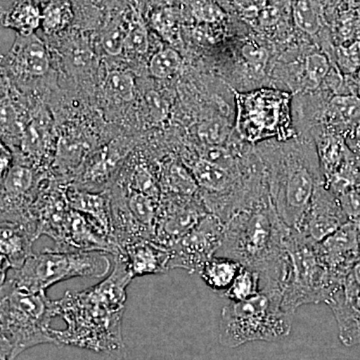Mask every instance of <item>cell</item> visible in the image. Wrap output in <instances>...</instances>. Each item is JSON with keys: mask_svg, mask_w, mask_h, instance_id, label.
Listing matches in <instances>:
<instances>
[{"mask_svg": "<svg viewBox=\"0 0 360 360\" xmlns=\"http://www.w3.org/2000/svg\"><path fill=\"white\" fill-rule=\"evenodd\" d=\"M124 257L132 278L151 274H167L170 270L169 248L153 239L131 243L120 252ZM118 255V253H117Z\"/></svg>", "mask_w": 360, "mask_h": 360, "instance_id": "cell-17", "label": "cell"}, {"mask_svg": "<svg viewBox=\"0 0 360 360\" xmlns=\"http://www.w3.org/2000/svg\"><path fill=\"white\" fill-rule=\"evenodd\" d=\"M2 78L27 94L41 91L56 82L51 47L39 35L16 34L11 49L1 58Z\"/></svg>", "mask_w": 360, "mask_h": 360, "instance_id": "cell-9", "label": "cell"}, {"mask_svg": "<svg viewBox=\"0 0 360 360\" xmlns=\"http://www.w3.org/2000/svg\"><path fill=\"white\" fill-rule=\"evenodd\" d=\"M217 1L225 9L231 0H217Z\"/></svg>", "mask_w": 360, "mask_h": 360, "instance_id": "cell-44", "label": "cell"}, {"mask_svg": "<svg viewBox=\"0 0 360 360\" xmlns=\"http://www.w3.org/2000/svg\"><path fill=\"white\" fill-rule=\"evenodd\" d=\"M182 0H146L148 11L155 7L179 6Z\"/></svg>", "mask_w": 360, "mask_h": 360, "instance_id": "cell-40", "label": "cell"}, {"mask_svg": "<svg viewBox=\"0 0 360 360\" xmlns=\"http://www.w3.org/2000/svg\"><path fill=\"white\" fill-rule=\"evenodd\" d=\"M347 221L338 198L333 200V196L319 186L309 207L295 229L305 238L319 243Z\"/></svg>", "mask_w": 360, "mask_h": 360, "instance_id": "cell-14", "label": "cell"}, {"mask_svg": "<svg viewBox=\"0 0 360 360\" xmlns=\"http://www.w3.org/2000/svg\"><path fill=\"white\" fill-rule=\"evenodd\" d=\"M224 229V222L212 213H207L169 248L170 269H181L189 274H198L203 265L219 251Z\"/></svg>", "mask_w": 360, "mask_h": 360, "instance_id": "cell-10", "label": "cell"}, {"mask_svg": "<svg viewBox=\"0 0 360 360\" xmlns=\"http://www.w3.org/2000/svg\"><path fill=\"white\" fill-rule=\"evenodd\" d=\"M352 1H354V0H352Z\"/></svg>", "mask_w": 360, "mask_h": 360, "instance_id": "cell-48", "label": "cell"}, {"mask_svg": "<svg viewBox=\"0 0 360 360\" xmlns=\"http://www.w3.org/2000/svg\"><path fill=\"white\" fill-rule=\"evenodd\" d=\"M132 13L129 32L125 39L124 56L141 58L150 51L151 30L149 28L143 11L139 7L131 6Z\"/></svg>", "mask_w": 360, "mask_h": 360, "instance_id": "cell-25", "label": "cell"}, {"mask_svg": "<svg viewBox=\"0 0 360 360\" xmlns=\"http://www.w3.org/2000/svg\"><path fill=\"white\" fill-rule=\"evenodd\" d=\"M350 274H352L354 281H356V283L360 286V257L359 259L357 260L356 264H354V269H352Z\"/></svg>", "mask_w": 360, "mask_h": 360, "instance_id": "cell-42", "label": "cell"}, {"mask_svg": "<svg viewBox=\"0 0 360 360\" xmlns=\"http://www.w3.org/2000/svg\"><path fill=\"white\" fill-rule=\"evenodd\" d=\"M130 151L129 142L116 141L99 146L85 160L71 184L90 193L110 191L129 160Z\"/></svg>", "mask_w": 360, "mask_h": 360, "instance_id": "cell-11", "label": "cell"}, {"mask_svg": "<svg viewBox=\"0 0 360 360\" xmlns=\"http://www.w3.org/2000/svg\"><path fill=\"white\" fill-rule=\"evenodd\" d=\"M243 56L253 71L264 70L269 58V51L257 42H248L243 47Z\"/></svg>", "mask_w": 360, "mask_h": 360, "instance_id": "cell-34", "label": "cell"}, {"mask_svg": "<svg viewBox=\"0 0 360 360\" xmlns=\"http://www.w3.org/2000/svg\"><path fill=\"white\" fill-rule=\"evenodd\" d=\"M262 291V281L259 272L243 266L231 288L221 296L231 302H240L255 297Z\"/></svg>", "mask_w": 360, "mask_h": 360, "instance_id": "cell-28", "label": "cell"}, {"mask_svg": "<svg viewBox=\"0 0 360 360\" xmlns=\"http://www.w3.org/2000/svg\"><path fill=\"white\" fill-rule=\"evenodd\" d=\"M305 77L312 87H319L330 71V63L322 53L309 54L304 61Z\"/></svg>", "mask_w": 360, "mask_h": 360, "instance_id": "cell-31", "label": "cell"}, {"mask_svg": "<svg viewBox=\"0 0 360 360\" xmlns=\"http://www.w3.org/2000/svg\"><path fill=\"white\" fill-rule=\"evenodd\" d=\"M328 115L338 122L350 123L360 120V98L352 94H338L328 105Z\"/></svg>", "mask_w": 360, "mask_h": 360, "instance_id": "cell-29", "label": "cell"}, {"mask_svg": "<svg viewBox=\"0 0 360 360\" xmlns=\"http://www.w3.org/2000/svg\"><path fill=\"white\" fill-rule=\"evenodd\" d=\"M291 16L295 27L310 37L319 34L323 27V15L319 0H293Z\"/></svg>", "mask_w": 360, "mask_h": 360, "instance_id": "cell-26", "label": "cell"}, {"mask_svg": "<svg viewBox=\"0 0 360 360\" xmlns=\"http://www.w3.org/2000/svg\"><path fill=\"white\" fill-rule=\"evenodd\" d=\"M338 201L348 220L360 224V189L345 191L338 195Z\"/></svg>", "mask_w": 360, "mask_h": 360, "instance_id": "cell-35", "label": "cell"}, {"mask_svg": "<svg viewBox=\"0 0 360 360\" xmlns=\"http://www.w3.org/2000/svg\"><path fill=\"white\" fill-rule=\"evenodd\" d=\"M103 92L110 103L122 106L134 103L136 96L135 79L130 71L122 68L108 70L103 82Z\"/></svg>", "mask_w": 360, "mask_h": 360, "instance_id": "cell-23", "label": "cell"}, {"mask_svg": "<svg viewBox=\"0 0 360 360\" xmlns=\"http://www.w3.org/2000/svg\"><path fill=\"white\" fill-rule=\"evenodd\" d=\"M1 248V283L9 270L18 269L33 255V243L39 238V227L35 225L1 222L0 229Z\"/></svg>", "mask_w": 360, "mask_h": 360, "instance_id": "cell-16", "label": "cell"}, {"mask_svg": "<svg viewBox=\"0 0 360 360\" xmlns=\"http://www.w3.org/2000/svg\"><path fill=\"white\" fill-rule=\"evenodd\" d=\"M236 104V129L248 143L277 139L288 141L295 135L291 120V96L283 90H233Z\"/></svg>", "mask_w": 360, "mask_h": 360, "instance_id": "cell-8", "label": "cell"}, {"mask_svg": "<svg viewBox=\"0 0 360 360\" xmlns=\"http://www.w3.org/2000/svg\"><path fill=\"white\" fill-rule=\"evenodd\" d=\"M338 58L341 68L347 72H356L360 68V40L347 46H340Z\"/></svg>", "mask_w": 360, "mask_h": 360, "instance_id": "cell-36", "label": "cell"}, {"mask_svg": "<svg viewBox=\"0 0 360 360\" xmlns=\"http://www.w3.org/2000/svg\"><path fill=\"white\" fill-rule=\"evenodd\" d=\"M326 303L338 321L341 342L347 347L360 345V286L352 274Z\"/></svg>", "mask_w": 360, "mask_h": 360, "instance_id": "cell-15", "label": "cell"}, {"mask_svg": "<svg viewBox=\"0 0 360 360\" xmlns=\"http://www.w3.org/2000/svg\"><path fill=\"white\" fill-rule=\"evenodd\" d=\"M267 167L270 201L284 224L295 229L319 187L316 165L310 156L290 150L274 156Z\"/></svg>", "mask_w": 360, "mask_h": 360, "instance_id": "cell-7", "label": "cell"}, {"mask_svg": "<svg viewBox=\"0 0 360 360\" xmlns=\"http://www.w3.org/2000/svg\"><path fill=\"white\" fill-rule=\"evenodd\" d=\"M16 0H1V13H4V11H6L7 8H8L9 6H11V4H13V2H15ZM40 1L44 4V1H46V0H40Z\"/></svg>", "mask_w": 360, "mask_h": 360, "instance_id": "cell-43", "label": "cell"}, {"mask_svg": "<svg viewBox=\"0 0 360 360\" xmlns=\"http://www.w3.org/2000/svg\"><path fill=\"white\" fill-rule=\"evenodd\" d=\"M292 1H293V0H291V2H292Z\"/></svg>", "mask_w": 360, "mask_h": 360, "instance_id": "cell-47", "label": "cell"}, {"mask_svg": "<svg viewBox=\"0 0 360 360\" xmlns=\"http://www.w3.org/2000/svg\"><path fill=\"white\" fill-rule=\"evenodd\" d=\"M42 2L40 0H16L1 13L2 26L16 34L30 37L41 27Z\"/></svg>", "mask_w": 360, "mask_h": 360, "instance_id": "cell-20", "label": "cell"}, {"mask_svg": "<svg viewBox=\"0 0 360 360\" xmlns=\"http://www.w3.org/2000/svg\"><path fill=\"white\" fill-rule=\"evenodd\" d=\"M243 267L233 258L214 255L203 265L198 274L210 290L222 295L231 288Z\"/></svg>", "mask_w": 360, "mask_h": 360, "instance_id": "cell-22", "label": "cell"}, {"mask_svg": "<svg viewBox=\"0 0 360 360\" xmlns=\"http://www.w3.org/2000/svg\"><path fill=\"white\" fill-rule=\"evenodd\" d=\"M160 182L161 193L165 195L195 198L200 191L191 169L176 161L160 165Z\"/></svg>", "mask_w": 360, "mask_h": 360, "instance_id": "cell-21", "label": "cell"}, {"mask_svg": "<svg viewBox=\"0 0 360 360\" xmlns=\"http://www.w3.org/2000/svg\"><path fill=\"white\" fill-rule=\"evenodd\" d=\"M293 314L283 307L279 291L259 295L224 307L219 323V343L236 348L253 341H278L290 335Z\"/></svg>", "mask_w": 360, "mask_h": 360, "instance_id": "cell-5", "label": "cell"}, {"mask_svg": "<svg viewBox=\"0 0 360 360\" xmlns=\"http://www.w3.org/2000/svg\"><path fill=\"white\" fill-rule=\"evenodd\" d=\"M0 295V359L13 360L28 348L44 343L56 345L51 328L56 304L45 291L32 292L2 283Z\"/></svg>", "mask_w": 360, "mask_h": 360, "instance_id": "cell-3", "label": "cell"}, {"mask_svg": "<svg viewBox=\"0 0 360 360\" xmlns=\"http://www.w3.org/2000/svg\"><path fill=\"white\" fill-rule=\"evenodd\" d=\"M193 198L161 195L153 240L170 248L207 214L203 202Z\"/></svg>", "mask_w": 360, "mask_h": 360, "instance_id": "cell-12", "label": "cell"}, {"mask_svg": "<svg viewBox=\"0 0 360 360\" xmlns=\"http://www.w3.org/2000/svg\"><path fill=\"white\" fill-rule=\"evenodd\" d=\"M144 18L158 39L174 49L181 46L184 25L181 6L155 7L148 9Z\"/></svg>", "mask_w": 360, "mask_h": 360, "instance_id": "cell-19", "label": "cell"}, {"mask_svg": "<svg viewBox=\"0 0 360 360\" xmlns=\"http://www.w3.org/2000/svg\"><path fill=\"white\" fill-rule=\"evenodd\" d=\"M101 2V6L106 11L108 9L115 8V7L131 6L137 0H98Z\"/></svg>", "mask_w": 360, "mask_h": 360, "instance_id": "cell-41", "label": "cell"}, {"mask_svg": "<svg viewBox=\"0 0 360 360\" xmlns=\"http://www.w3.org/2000/svg\"><path fill=\"white\" fill-rule=\"evenodd\" d=\"M146 103L155 122H162L165 120L167 115V104L158 92H149L146 94Z\"/></svg>", "mask_w": 360, "mask_h": 360, "instance_id": "cell-38", "label": "cell"}, {"mask_svg": "<svg viewBox=\"0 0 360 360\" xmlns=\"http://www.w3.org/2000/svg\"><path fill=\"white\" fill-rule=\"evenodd\" d=\"M182 58L174 47L160 45L148 59V71L158 80L172 79L181 70Z\"/></svg>", "mask_w": 360, "mask_h": 360, "instance_id": "cell-27", "label": "cell"}, {"mask_svg": "<svg viewBox=\"0 0 360 360\" xmlns=\"http://www.w3.org/2000/svg\"><path fill=\"white\" fill-rule=\"evenodd\" d=\"M322 257L333 276L345 283L360 257V224H347L319 243Z\"/></svg>", "mask_w": 360, "mask_h": 360, "instance_id": "cell-13", "label": "cell"}, {"mask_svg": "<svg viewBox=\"0 0 360 360\" xmlns=\"http://www.w3.org/2000/svg\"><path fill=\"white\" fill-rule=\"evenodd\" d=\"M180 6L184 25H225L229 20V13L217 0H182Z\"/></svg>", "mask_w": 360, "mask_h": 360, "instance_id": "cell-24", "label": "cell"}, {"mask_svg": "<svg viewBox=\"0 0 360 360\" xmlns=\"http://www.w3.org/2000/svg\"><path fill=\"white\" fill-rule=\"evenodd\" d=\"M112 257L115 266L104 281L89 290L68 291L54 302L56 316L66 323L63 330H51L56 345L108 354L122 352V322L127 288L134 278L122 255Z\"/></svg>", "mask_w": 360, "mask_h": 360, "instance_id": "cell-1", "label": "cell"}, {"mask_svg": "<svg viewBox=\"0 0 360 360\" xmlns=\"http://www.w3.org/2000/svg\"><path fill=\"white\" fill-rule=\"evenodd\" d=\"M286 257L281 284L283 307L295 314L302 305L328 302L343 283L328 269L319 243L290 229L285 240Z\"/></svg>", "mask_w": 360, "mask_h": 360, "instance_id": "cell-4", "label": "cell"}, {"mask_svg": "<svg viewBox=\"0 0 360 360\" xmlns=\"http://www.w3.org/2000/svg\"><path fill=\"white\" fill-rule=\"evenodd\" d=\"M290 229L277 214L269 195L225 224L221 246L215 255L233 258L259 272L262 291L281 292Z\"/></svg>", "mask_w": 360, "mask_h": 360, "instance_id": "cell-2", "label": "cell"}, {"mask_svg": "<svg viewBox=\"0 0 360 360\" xmlns=\"http://www.w3.org/2000/svg\"><path fill=\"white\" fill-rule=\"evenodd\" d=\"M108 255L103 251H59L46 248L39 255L33 253L20 269L9 270L2 283L39 292L75 277L103 278L111 269Z\"/></svg>", "mask_w": 360, "mask_h": 360, "instance_id": "cell-6", "label": "cell"}, {"mask_svg": "<svg viewBox=\"0 0 360 360\" xmlns=\"http://www.w3.org/2000/svg\"><path fill=\"white\" fill-rule=\"evenodd\" d=\"M272 0H231L225 11H232L241 20L255 22L260 11L269 6Z\"/></svg>", "mask_w": 360, "mask_h": 360, "instance_id": "cell-32", "label": "cell"}, {"mask_svg": "<svg viewBox=\"0 0 360 360\" xmlns=\"http://www.w3.org/2000/svg\"><path fill=\"white\" fill-rule=\"evenodd\" d=\"M196 134L203 146H224L231 130L229 124L222 120H208L200 123Z\"/></svg>", "mask_w": 360, "mask_h": 360, "instance_id": "cell-30", "label": "cell"}, {"mask_svg": "<svg viewBox=\"0 0 360 360\" xmlns=\"http://www.w3.org/2000/svg\"><path fill=\"white\" fill-rule=\"evenodd\" d=\"M198 156L203 158V160L210 161V162L219 165L225 169L236 172L238 162H236V158H234L233 153L224 146H203L198 150Z\"/></svg>", "mask_w": 360, "mask_h": 360, "instance_id": "cell-33", "label": "cell"}, {"mask_svg": "<svg viewBox=\"0 0 360 360\" xmlns=\"http://www.w3.org/2000/svg\"><path fill=\"white\" fill-rule=\"evenodd\" d=\"M66 195L72 210L84 214L113 241L112 231H111L110 191L104 193H90V191H82L70 184L66 188Z\"/></svg>", "mask_w": 360, "mask_h": 360, "instance_id": "cell-18", "label": "cell"}, {"mask_svg": "<svg viewBox=\"0 0 360 360\" xmlns=\"http://www.w3.org/2000/svg\"><path fill=\"white\" fill-rule=\"evenodd\" d=\"M14 163V155L13 150L1 142L0 146V175L6 176L8 170L11 169Z\"/></svg>", "mask_w": 360, "mask_h": 360, "instance_id": "cell-39", "label": "cell"}, {"mask_svg": "<svg viewBox=\"0 0 360 360\" xmlns=\"http://www.w3.org/2000/svg\"><path fill=\"white\" fill-rule=\"evenodd\" d=\"M283 18V6L277 1L271 2L260 11L259 14L255 20V25L258 27L264 28V30H269V28L274 27L281 23Z\"/></svg>", "mask_w": 360, "mask_h": 360, "instance_id": "cell-37", "label": "cell"}, {"mask_svg": "<svg viewBox=\"0 0 360 360\" xmlns=\"http://www.w3.org/2000/svg\"><path fill=\"white\" fill-rule=\"evenodd\" d=\"M355 78H356V79L360 82V68L356 71V72H355Z\"/></svg>", "mask_w": 360, "mask_h": 360, "instance_id": "cell-45", "label": "cell"}, {"mask_svg": "<svg viewBox=\"0 0 360 360\" xmlns=\"http://www.w3.org/2000/svg\"><path fill=\"white\" fill-rule=\"evenodd\" d=\"M354 2L355 6L359 7V8L360 9V0H354Z\"/></svg>", "mask_w": 360, "mask_h": 360, "instance_id": "cell-46", "label": "cell"}]
</instances>
